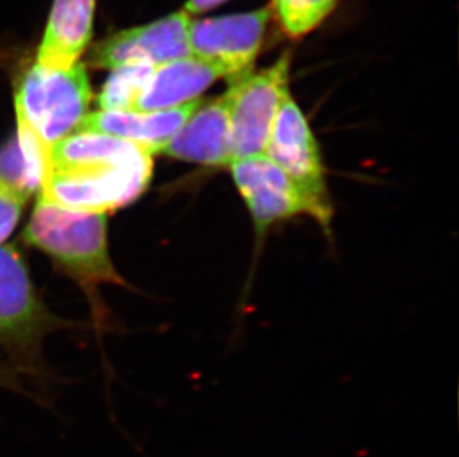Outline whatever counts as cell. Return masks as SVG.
I'll list each match as a JSON object with an SVG mask.
<instances>
[{
	"label": "cell",
	"mask_w": 459,
	"mask_h": 457,
	"mask_svg": "<svg viewBox=\"0 0 459 457\" xmlns=\"http://www.w3.org/2000/svg\"><path fill=\"white\" fill-rule=\"evenodd\" d=\"M152 156L137 142L74 131L51 147L39 198L72 211H115L146 192Z\"/></svg>",
	"instance_id": "1"
},
{
	"label": "cell",
	"mask_w": 459,
	"mask_h": 457,
	"mask_svg": "<svg viewBox=\"0 0 459 457\" xmlns=\"http://www.w3.org/2000/svg\"><path fill=\"white\" fill-rule=\"evenodd\" d=\"M22 239L49 255L82 289L126 284L108 255V217L103 212L72 211L39 198Z\"/></svg>",
	"instance_id": "2"
},
{
	"label": "cell",
	"mask_w": 459,
	"mask_h": 457,
	"mask_svg": "<svg viewBox=\"0 0 459 457\" xmlns=\"http://www.w3.org/2000/svg\"><path fill=\"white\" fill-rule=\"evenodd\" d=\"M91 99L85 65L76 63L69 69H47L35 63L20 76L15 87L17 124L51 149L78 130Z\"/></svg>",
	"instance_id": "3"
},
{
	"label": "cell",
	"mask_w": 459,
	"mask_h": 457,
	"mask_svg": "<svg viewBox=\"0 0 459 457\" xmlns=\"http://www.w3.org/2000/svg\"><path fill=\"white\" fill-rule=\"evenodd\" d=\"M290 52H284L271 67L232 79L225 92L232 160L264 155L280 106L290 94Z\"/></svg>",
	"instance_id": "4"
},
{
	"label": "cell",
	"mask_w": 459,
	"mask_h": 457,
	"mask_svg": "<svg viewBox=\"0 0 459 457\" xmlns=\"http://www.w3.org/2000/svg\"><path fill=\"white\" fill-rule=\"evenodd\" d=\"M264 155L275 162L304 194L311 208L312 219L325 230L330 228L333 212L320 147L309 122L290 94L280 106Z\"/></svg>",
	"instance_id": "5"
},
{
	"label": "cell",
	"mask_w": 459,
	"mask_h": 457,
	"mask_svg": "<svg viewBox=\"0 0 459 457\" xmlns=\"http://www.w3.org/2000/svg\"><path fill=\"white\" fill-rule=\"evenodd\" d=\"M271 9L232 13L223 17L192 20L189 27L191 54L216 67L223 76L235 79L252 72L264 45Z\"/></svg>",
	"instance_id": "6"
},
{
	"label": "cell",
	"mask_w": 459,
	"mask_h": 457,
	"mask_svg": "<svg viewBox=\"0 0 459 457\" xmlns=\"http://www.w3.org/2000/svg\"><path fill=\"white\" fill-rule=\"evenodd\" d=\"M191 22V15L182 9L146 26L113 33L96 45L91 65L96 69L113 70L128 65H158L192 56Z\"/></svg>",
	"instance_id": "7"
},
{
	"label": "cell",
	"mask_w": 459,
	"mask_h": 457,
	"mask_svg": "<svg viewBox=\"0 0 459 457\" xmlns=\"http://www.w3.org/2000/svg\"><path fill=\"white\" fill-rule=\"evenodd\" d=\"M228 168L252 212L255 228L259 232H264L277 221L299 214L311 216V208L304 194L268 156H250L232 160Z\"/></svg>",
	"instance_id": "8"
},
{
	"label": "cell",
	"mask_w": 459,
	"mask_h": 457,
	"mask_svg": "<svg viewBox=\"0 0 459 457\" xmlns=\"http://www.w3.org/2000/svg\"><path fill=\"white\" fill-rule=\"evenodd\" d=\"M47 325V312L36 296L20 251L0 244V343L29 345Z\"/></svg>",
	"instance_id": "9"
},
{
	"label": "cell",
	"mask_w": 459,
	"mask_h": 457,
	"mask_svg": "<svg viewBox=\"0 0 459 457\" xmlns=\"http://www.w3.org/2000/svg\"><path fill=\"white\" fill-rule=\"evenodd\" d=\"M160 153L204 167H230L232 155L226 94L201 101Z\"/></svg>",
	"instance_id": "10"
},
{
	"label": "cell",
	"mask_w": 459,
	"mask_h": 457,
	"mask_svg": "<svg viewBox=\"0 0 459 457\" xmlns=\"http://www.w3.org/2000/svg\"><path fill=\"white\" fill-rule=\"evenodd\" d=\"M200 103L201 99H196L180 108L158 112L99 110L88 113L76 131L99 133L137 142L148 149L152 155H156L164 151L167 142L173 138Z\"/></svg>",
	"instance_id": "11"
},
{
	"label": "cell",
	"mask_w": 459,
	"mask_h": 457,
	"mask_svg": "<svg viewBox=\"0 0 459 457\" xmlns=\"http://www.w3.org/2000/svg\"><path fill=\"white\" fill-rule=\"evenodd\" d=\"M97 0H54L36 65L69 69L91 42Z\"/></svg>",
	"instance_id": "12"
},
{
	"label": "cell",
	"mask_w": 459,
	"mask_h": 457,
	"mask_svg": "<svg viewBox=\"0 0 459 457\" xmlns=\"http://www.w3.org/2000/svg\"><path fill=\"white\" fill-rule=\"evenodd\" d=\"M223 74L205 61L189 56L153 67L134 112H158L200 99Z\"/></svg>",
	"instance_id": "13"
},
{
	"label": "cell",
	"mask_w": 459,
	"mask_h": 457,
	"mask_svg": "<svg viewBox=\"0 0 459 457\" xmlns=\"http://www.w3.org/2000/svg\"><path fill=\"white\" fill-rule=\"evenodd\" d=\"M155 65H128L112 70L99 95L100 110L134 112L135 103Z\"/></svg>",
	"instance_id": "14"
},
{
	"label": "cell",
	"mask_w": 459,
	"mask_h": 457,
	"mask_svg": "<svg viewBox=\"0 0 459 457\" xmlns=\"http://www.w3.org/2000/svg\"><path fill=\"white\" fill-rule=\"evenodd\" d=\"M339 0H271L282 30L293 39L316 30Z\"/></svg>",
	"instance_id": "15"
},
{
	"label": "cell",
	"mask_w": 459,
	"mask_h": 457,
	"mask_svg": "<svg viewBox=\"0 0 459 457\" xmlns=\"http://www.w3.org/2000/svg\"><path fill=\"white\" fill-rule=\"evenodd\" d=\"M27 201L29 198L0 177V244L17 228Z\"/></svg>",
	"instance_id": "16"
}]
</instances>
